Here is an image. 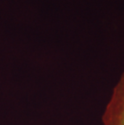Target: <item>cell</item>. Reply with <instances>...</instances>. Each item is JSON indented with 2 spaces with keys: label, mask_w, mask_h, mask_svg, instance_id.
Wrapping results in <instances>:
<instances>
[{
  "label": "cell",
  "mask_w": 124,
  "mask_h": 125,
  "mask_svg": "<svg viewBox=\"0 0 124 125\" xmlns=\"http://www.w3.org/2000/svg\"><path fill=\"white\" fill-rule=\"evenodd\" d=\"M102 122L103 125H124V72L113 88Z\"/></svg>",
  "instance_id": "obj_1"
}]
</instances>
